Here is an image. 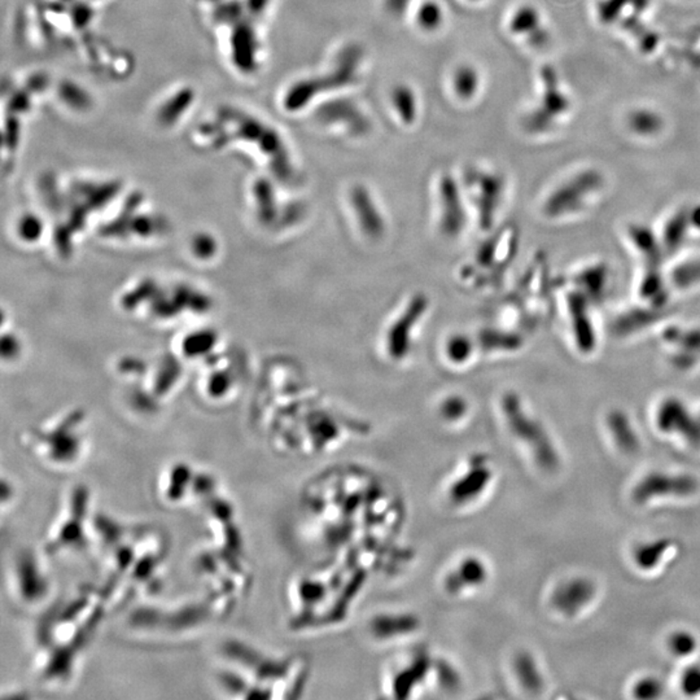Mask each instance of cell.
<instances>
[{
    "instance_id": "cell-1",
    "label": "cell",
    "mask_w": 700,
    "mask_h": 700,
    "mask_svg": "<svg viewBox=\"0 0 700 700\" xmlns=\"http://www.w3.org/2000/svg\"><path fill=\"white\" fill-rule=\"evenodd\" d=\"M92 545L103 552L106 576L100 588L111 609L152 598L163 589L170 551L169 538L163 529L94 513Z\"/></svg>"
},
{
    "instance_id": "cell-2",
    "label": "cell",
    "mask_w": 700,
    "mask_h": 700,
    "mask_svg": "<svg viewBox=\"0 0 700 700\" xmlns=\"http://www.w3.org/2000/svg\"><path fill=\"white\" fill-rule=\"evenodd\" d=\"M111 610L100 585L82 586L40 612L31 670L40 687L60 690L74 679L81 656Z\"/></svg>"
},
{
    "instance_id": "cell-3",
    "label": "cell",
    "mask_w": 700,
    "mask_h": 700,
    "mask_svg": "<svg viewBox=\"0 0 700 700\" xmlns=\"http://www.w3.org/2000/svg\"><path fill=\"white\" fill-rule=\"evenodd\" d=\"M221 658L216 681L228 698L289 699L303 688L300 658L269 655L240 639L226 641Z\"/></svg>"
},
{
    "instance_id": "cell-4",
    "label": "cell",
    "mask_w": 700,
    "mask_h": 700,
    "mask_svg": "<svg viewBox=\"0 0 700 700\" xmlns=\"http://www.w3.org/2000/svg\"><path fill=\"white\" fill-rule=\"evenodd\" d=\"M236 604L238 602L209 590L167 606L141 601L130 612L127 627L132 635L149 641H184L230 615Z\"/></svg>"
},
{
    "instance_id": "cell-5",
    "label": "cell",
    "mask_w": 700,
    "mask_h": 700,
    "mask_svg": "<svg viewBox=\"0 0 700 700\" xmlns=\"http://www.w3.org/2000/svg\"><path fill=\"white\" fill-rule=\"evenodd\" d=\"M458 670L444 659L433 658L425 651L401 653L387 665L381 677V688L389 698H418L427 691H456L461 684Z\"/></svg>"
},
{
    "instance_id": "cell-6",
    "label": "cell",
    "mask_w": 700,
    "mask_h": 700,
    "mask_svg": "<svg viewBox=\"0 0 700 700\" xmlns=\"http://www.w3.org/2000/svg\"><path fill=\"white\" fill-rule=\"evenodd\" d=\"M82 419L66 416L59 423L34 428L20 440L22 449L39 467L54 475H68L82 467L88 441Z\"/></svg>"
},
{
    "instance_id": "cell-7",
    "label": "cell",
    "mask_w": 700,
    "mask_h": 700,
    "mask_svg": "<svg viewBox=\"0 0 700 700\" xmlns=\"http://www.w3.org/2000/svg\"><path fill=\"white\" fill-rule=\"evenodd\" d=\"M499 482V468L487 453L463 457L445 474L439 500L448 513L467 515L491 499Z\"/></svg>"
},
{
    "instance_id": "cell-8",
    "label": "cell",
    "mask_w": 700,
    "mask_h": 700,
    "mask_svg": "<svg viewBox=\"0 0 700 700\" xmlns=\"http://www.w3.org/2000/svg\"><path fill=\"white\" fill-rule=\"evenodd\" d=\"M91 497L86 484H74L64 493L56 514L40 541L39 549L46 557L82 552L92 546Z\"/></svg>"
},
{
    "instance_id": "cell-9",
    "label": "cell",
    "mask_w": 700,
    "mask_h": 700,
    "mask_svg": "<svg viewBox=\"0 0 700 700\" xmlns=\"http://www.w3.org/2000/svg\"><path fill=\"white\" fill-rule=\"evenodd\" d=\"M497 410L506 435L528 457L532 465L548 475L558 473L562 465L559 449L545 425L526 409L522 398L505 393L500 396Z\"/></svg>"
},
{
    "instance_id": "cell-10",
    "label": "cell",
    "mask_w": 700,
    "mask_h": 700,
    "mask_svg": "<svg viewBox=\"0 0 700 700\" xmlns=\"http://www.w3.org/2000/svg\"><path fill=\"white\" fill-rule=\"evenodd\" d=\"M221 491L217 476L188 461L166 463L155 480L156 502L165 510L201 508Z\"/></svg>"
},
{
    "instance_id": "cell-11",
    "label": "cell",
    "mask_w": 700,
    "mask_h": 700,
    "mask_svg": "<svg viewBox=\"0 0 700 700\" xmlns=\"http://www.w3.org/2000/svg\"><path fill=\"white\" fill-rule=\"evenodd\" d=\"M46 557L39 548L14 551L7 569V586L14 606L28 612H42L52 603L54 583Z\"/></svg>"
},
{
    "instance_id": "cell-12",
    "label": "cell",
    "mask_w": 700,
    "mask_h": 700,
    "mask_svg": "<svg viewBox=\"0 0 700 700\" xmlns=\"http://www.w3.org/2000/svg\"><path fill=\"white\" fill-rule=\"evenodd\" d=\"M491 580V564L479 551H465L450 558L440 569L439 592L450 601L465 602L479 597Z\"/></svg>"
},
{
    "instance_id": "cell-13",
    "label": "cell",
    "mask_w": 700,
    "mask_h": 700,
    "mask_svg": "<svg viewBox=\"0 0 700 700\" xmlns=\"http://www.w3.org/2000/svg\"><path fill=\"white\" fill-rule=\"evenodd\" d=\"M462 188L474 221L482 231L491 230L502 204V178L491 170L471 167L465 170Z\"/></svg>"
},
{
    "instance_id": "cell-14",
    "label": "cell",
    "mask_w": 700,
    "mask_h": 700,
    "mask_svg": "<svg viewBox=\"0 0 700 700\" xmlns=\"http://www.w3.org/2000/svg\"><path fill=\"white\" fill-rule=\"evenodd\" d=\"M427 300L416 296L396 312L381 337V346L388 360L397 363L406 361L413 350V343L418 335L422 320L424 314H427Z\"/></svg>"
},
{
    "instance_id": "cell-15",
    "label": "cell",
    "mask_w": 700,
    "mask_h": 700,
    "mask_svg": "<svg viewBox=\"0 0 700 700\" xmlns=\"http://www.w3.org/2000/svg\"><path fill=\"white\" fill-rule=\"evenodd\" d=\"M435 202V225L440 235L445 239H458L463 235L468 222L473 219L463 188L449 175L439 181L438 199Z\"/></svg>"
},
{
    "instance_id": "cell-16",
    "label": "cell",
    "mask_w": 700,
    "mask_h": 700,
    "mask_svg": "<svg viewBox=\"0 0 700 700\" xmlns=\"http://www.w3.org/2000/svg\"><path fill=\"white\" fill-rule=\"evenodd\" d=\"M699 482L693 475L673 471H653L642 477L632 491L637 505L668 499H685L698 491Z\"/></svg>"
},
{
    "instance_id": "cell-17",
    "label": "cell",
    "mask_w": 700,
    "mask_h": 700,
    "mask_svg": "<svg viewBox=\"0 0 700 700\" xmlns=\"http://www.w3.org/2000/svg\"><path fill=\"white\" fill-rule=\"evenodd\" d=\"M597 583L588 576H571L558 581L549 592L551 611L563 619H575L588 611L598 598Z\"/></svg>"
},
{
    "instance_id": "cell-18",
    "label": "cell",
    "mask_w": 700,
    "mask_h": 700,
    "mask_svg": "<svg viewBox=\"0 0 700 700\" xmlns=\"http://www.w3.org/2000/svg\"><path fill=\"white\" fill-rule=\"evenodd\" d=\"M346 204L358 235L369 243L381 242L388 230L387 217L370 190L361 184L350 188Z\"/></svg>"
},
{
    "instance_id": "cell-19",
    "label": "cell",
    "mask_w": 700,
    "mask_h": 700,
    "mask_svg": "<svg viewBox=\"0 0 700 700\" xmlns=\"http://www.w3.org/2000/svg\"><path fill=\"white\" fill-rule=\"evenodd\" d=\"M421 620L415 613L407 611H381L367 620L366 635L379 645L400 644L415 637L421 630Z\"/></svg>"
},
{
    "instance_id": "cell-20",
    "label": "cell",
    "mask_w": 700,
    "mask_h": 700,
    "mask_svg": "<svg viewBox=\"0 0 700 700\" xmlns=\"http://www.w3.org/2000/svg\"><path fill=\"white\" fill-rule=\"evenodd\" d=\"M510 673L515 684L528 696H541L546 688V677L534 653L519 651L510 662Z\"/></svg>"
},
{
    "instance_id": "cell-21",
    "label": "cell",
    "mask_w": 700,
    "mask_h": 700,
    "mask_svg": "<svg viewBox=\"0 0 700 700\" xmlns=\"http://www.w3.org/2000/svg\"><path fill=\"white\" fill-rule=\"evenodd\" d=\"M673 551L675 545L667 538L646 541L639 543L633 551V562L642 572L656 571L661 568L662 564L670 559Z\"/></svg>"
},
{
    "instance_id": "cell-22",
    "label": "cell",
    "mask_w": 700,
    "mask_h": 700,
    "mask_svg": "<svg viewBox=\"0 0 700 700\" xmlns=\"http://www.w3.org/2000/svg\"><path fill=\"white\" fill-rule=\"evenodd\" d=\"M444 357L454 366H465L474 357V352L477 350L475 344L470 337L462 334L450 335L444 343Z\"/></svg>"
},
{
    "instance_id": "cell-23",
    "label": "cell",
    "mask_w": 700,
    "mask_h": 700,
    "mask_svg": "<svg viewBox=\"0 0 700 700\" xmlns=\"http://www.w3.org/2000/svg\"><path fill=\"white\" fill-rule=\"evenodd\" d=\"M665 645H667V650L670 651V655L675 656L676 659L691 658L699 650L698 637L696 633L687 629L673 630L668 636Z\"/></svg>"
},
{
    "instance_id": "cell-24",
    "label": "cell",
    "mask_w": 700,
    "mask_h": 700,
    "mask_svg": "<svg viewBox=\"0 0 700 700\" xmlns=\"http://www.w3.org/2000/svg\"><path fill=\"white\" fill-rule=\"evenodd\" d=\"M470 405L465 398L454 396L447 397L439 404V418L447 427H459L465 423V419L470 416Z\"/></svg>"
},
{
    "instance_id": "cell-25",
    "label": "cell",
    "mask_w": 700,
    "mask_h": 700,
    "mask_svg": "<svg viewBox=\"0 0 700 700\" xmlns=\"http://www.w3.org/2000/svg\"><path fill=\"white\" fill-rule=\"evenodd\" d=\"M392 103L393 108L397 112L402 123L410 125L415 121L418 107H416V98L412 89L405 85L395 88L392 91Z\"/></svg>"
},
{
    "instance_id": "cell-26",
    "label": "cell",
    "mask_w": 700,
    "mask_h": 700,
    "mask_svg": "<svg viewBox=\"0 0 700 700\" xmlns=\"http://www.w3.org/2000/svg\"><path fill=\"white\" fill-rule=\"evenodd\" d=\"M479 89V74L473 66H459L453 74V90L462 100H470L475 97Z\"/></svg>"
},
{
    "instance_id": "cell-27",
    "label": "cell",
    "mask_w": 700,
    "mask_h": 700,
    "mask_svg": "<svg viewBox=\"0 0 700 700\" xmlns=\"http://www.w3.org/2000/svg\"><path fill=\"white\" fill-rule=\"evenodd\" d=\"M664 684L659 677L645 676L632 685V696L635 699L653 700L664 696Z\"/></svg>"
},
{
    "instance_id": "cell-28",
    "label": "cell",
    "mask_w": 700,
    "mask_h": 700,
    "mask_svg": "<svg viewBox=\"0 0 700 700\" xmlns=\"http://www.w3.org/2000/svg\"><path fill=\"white\" fill-rule=\"evenodd\" d=\"M510 26L511 30H513L514 33L532 34V36H534V33L541 30L540 17H538V13L534 8H520V10L514 14Z\"/></svg>"
},
{
    "instance_id": "cell-29",
    "label": "cell",
    "mask_w": 700,
    "mask_h": 700,
    "mask_svg": "<svg viewBox=\"0 0 700 700\" xmlns=\"http://www.w3.org/2000/svg\"><path fill=\"white\" fill-rule=\"evenodd\" d=\"M442 20H444V13L436 2L423 3L416 13V22L419 28L425 31L436 30L442 24Z\"/></svg>"
},
{
    "instance_id": "cell-30",
    "label": "cell",
    "mask_w": 700,
    "mask_h": 700,
    "mask_svg": "<svg viewBox=\"0 0 700 700\" xmlns=\"http://www.w3.org/2000/svg\"><path fill=\"white\" fill-rule=\"evenodd\" d=\"M679 687L688 698H700V664L688 665L682 670Z\"/></svg>"
},
{
    "instance_id": "cell-31",
    "label": "cell",
    "mask_w": 700,
    "mask_h": 700,
    "mask_svg": "<svg viewBox=\"0 0 700 700\" xmlns=\"http://www.w3.org/2000/svg\"><path fill=\"white\" fill-rule=\"evenodd\" d=\"M630 127L638 134L650 135L661 129L662 120L655 113L639 111L630 117Z\"/></svg>"
},
{
    "instance_id": "cell-32",
    "label": "cell",
    "mask_w": 700,
    "mask_h": 700,
    "mask_svg": "<svg viewBox=\"0 0 700 700\" xmlns=\"http://www.w3.org/2000/svg\"><path fill=\"white\" fill-rule=\"evenodd\" d=\"M627 2H629V0H606V2L602 3L600 7L602 19H603L604 21H612V20H615L616 17H618L621 8H623L624 4Z\"/></svg>"
},
{
    "instance_id": "cell-33",
    "label": "cell",
    "mask_w": 700,
    "mask_h": 700,
    "mask_svg": "<svg viewBox=\"0 0 700 700\" xmlns=\"http://www.w3.org/2000/svg\"><path fill=\"white\" fill-rule=\"evenodd\" d=\"M14 496H16V489L13 482L7 480V477L3 475L2 477V508L3 511L5 510L7 505L13 502Z\"/></svg>"
},
{
    "instance_id": "cell-34",
    "label": "cell",
    "mask_w": 700,
    "mask_h": 700,
    "mask_svg": "<svg viewBox=\"0 0 700 700\" xmlns=\"http://www.w3.org/2000/svg\"><path fill=\"white\" fill-rule=\"evenodd\" d=\"M410 0H386V7L393 14H401L409 7Z\"/></svg>"
},
{
    "instance_id": "cell-35",
    "label": "cell",
    "mask_w": 700,
    "mask_h": 700,
    "mask_svg": "<svg viewBox=\"0 0 700 700\" xmlns=\"http://www.w3.org/2000/svg\"><path fill=\"white\" fill-rule=\"evenodd\" d=\"M470 2H480V0H470Z\"/></svg>"
}]
</instances>
